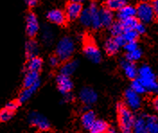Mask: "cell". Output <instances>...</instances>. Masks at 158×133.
<instances>
[{"label":"cell","instance_id":"18","mask_svg":"<svg viewBox=\"0 0 158 133\" xmlns=\"http://www.w3.org/2000/svg\"><path fill=\"white\" fill-rule=\"evenodd\" d=\"M95 121H96V115L93 111H85L81 117V123L83 127L86 130H89Z\"/></svg>","mask_w":158,"mask_h":133},{"label":"cell","instance_id":"43","mask_svg":"<svg viewBox=\"0 0 158 133\" xmlns=\"http://www.w3.org/2000/svg\"><path fill=\"white\" fill-rule=\"evenodd\" d=\"M105 133H118V131L116 130V129H114V128H108V130H107V131Z\"/></svg>","mask_w":158,"mask_h":133},{"label":"cell","instance_id":"27","mask_svg":"<svg viewBox=\"0 0 158 133\" xmlns=\"http://www.w3.org/2000/svg\"><path fill=\"white\" fill-rule=\"evenodd\" d=\"M100 9L98 8V6L95 4L94 9H93V15H92V23H91V27L97 30L102 27V22L100 18Z\"/></svg>","mask_w":158,"mask_h":133},{"label":"cell","instance_id":"29","mask_svg":"<svg viewBox=\"0 0 158 133\" xmlns=\"http://www.w3.org/2000/svg\"><path fill=\"white\" fill-rule=\"evenodd\" d=\"M127 5V0H107L106 6L110 10H119L122 6Z\"/></svg>","mask_w":158,"mask_h":133},{"label":"cell","instance_id":"24","mask_svg":"<svg viewBox=\"0 0 158 133\" xmlns=\"http://www.w3.org/2000/svg\"><path fill=\"white\" fill-rule=\"evenodd\" d=\"M108 128V124L105 121L96 119V121L89 129V131L90 133H105L107 131Z\"/></svg>","mask_w":158,"mask_h":133},{"label":"cell","instance_id":"19","mask_svg":"<svg viewBox=\"0 0 158 133\" xmlns=\"http://www.w3.org/2000/svg\"><path fill=\"white\" fill-rule=\"evenodd\" d=\"M24 51H25V55L28 59L36 57L39 52L38 43L34 40L27 41L25 43V46H24Z\"/></svg>","mask_w":158,"mask_h":133},{"label":"cell","instance_id":"31","mask_svg":"<svg viewBox=\"0 0 158 133\" xmlns=\"http://www.w3.org/2000/svg\"><path fill=\"white\" fill-rule=\"evenodd\" d=\"M120 22L122 23L124 31H126V30H135L139 21L137 18L133 17V18H129V19H127V20L120 21Z\"/></svg>","mask_w":158,"mask_h":133},{"label":"cell","instance_id":"25","mask_svg":"<svg viewBox=\"0 0 158 133\" xmlns=\"http://www.w3.org/2000/svg\"><path fill=\"white\" fill-rule=\"evenodd\" d=\"M146 123L148 133H158V118L156 116H146Z\"/></svg>","mask_w":158,"mask_h":133},{"label":"cell","instance_id":"1","mask_svg":"<svg viewBox=\"0 0 158 133\" xmlns=\"http://www.w3.org/2000/svg\"><path fill=\"white\" fill-rule=\"evenodd\" d=\"M137 78L145 86L147 93L157 94L158 81L156 76L151 67H149L148 65H142L138 69Z\"/></svg>","mask_w":158,"mask_h":133},{"label":"cell","instance_id":"35","mask_svg":"<svg viewBox=\"0 0 158 133\" xmlns=\"http://www.w3.org/2000/svg\"><path fill=\"white\" fill-rule=\"evenodd\" d=\"M14 112L10 111L9 109H7L6 107L3 110L0 111V122H7L12 118Z\"/></svg>","mask_w":158,"mask_h":133},{"label":"cell","instance_id":"44","mask_svg":"<svg viewBox=\"0 0 158 133\" xmlns=\"http://www.w3.org/2000/svg\"><path fill=\"white\" fill-rule=\"evenodd\" d=\"M72 2H77V3H81V2H83L84 0H71Z\"/></svg>","mask_w":158,"mask_h":133},{"label":"cell","instance_id":"17","mask_svg":"<svg viewBox=\"0 0 158 133\" xmlns=\"http://www.w3.org/2000/svg\"><path fill=\"white\" fill-rule=\"evenodd\" d=\"M100 18L102 22V26L109 27L113 23V14L112 11L107 7H102L100 9Z\"/></svg>","mask_w":158,"mask_h":133},{"label":"cell","instance_id":"8","mask_svg":"<svg viewBox=\"0 0 158 133\" xmlns=\"http://www.w3.org/2000/svg\"><path fill=\"white\" fill-rule=\"evenodd\" d=\"M124 100L126 103L125 105L130 110H138L142 105V99L140 94L134 92L131 88L126 90L124 94Z\"/></svg>","mask_w":158,"mask_h":133},{"label":"cell","instance_id":"7","mask_svg":"<svg viewBox=\"0 0 158 133\" xmlns=\"http://www.w3.org/2000/svg\"><path fill=\"white\" fill-rule=\"evenodd\" d=\"M84 53L89 60L94 63H99L102 60L101 51H99L98 47L93 41L88 40L85 41L84 46Z\"/></svg>","mask_w":158,"mask_h":133},{"label":"cell","instance_id":"38","mask_svg":"<svg viewBox=\"0 0 158 133\" xmlns=\"http://www.w3.org/2000/svg\"><path fill=\"white\" fill-rule=\"evenodd\" d=\"M59 61H60V60H59V58H58L56 55L51 56L49 60V65H50V66H52V67H57V66L59 64Z\"/></svg>","mask_w":158,"mask_h":133},{"label":"cell","instance_id":"42","mask_svg":"<svg viewBox=\"0 0 158 133\" xmlns=\"http://www.w3.org/2000/svg\"><path fill=\"white\" fill-rule=\"evenodd\" d=\"M153 107H154V109L156 111L158 112V97L154 99V101H153Z\"/></svg>","mask_w":158,"mask_h":133},{"label":"cell","instance_id":"22","mask_svg":"<svg viewBox=\"0 0 158 133\" xmlns=\"http://www.w3.org/2000/svg\"><path fill=\"white\" fill-rule=\"evenodd\" d=\"M78 67V63L77 60H68L65 61V63L62 65L60 69V74H63L65 76L70 77L72 74H74L75 71L77 70Z\"/></svg>","mask_w":158,"mask_h":133},{"label":"cell","instance_id":"28","mask_svg":"<svg viewBox=\"0 0 158 133\" xmlns=\"http://www.w3.org/2000/svg\"><path fill=\"white\" fill-rule=\"evenodd\" d=\"M53 39H54V34H53V31L51 30V28H49L48 26H45L44 29H42V31H41V40H42V41L46 45H49L52 43Z\"/></svg>","mask_w":158,"mask_h":133},{"label":"cell","instance_id":"26","mask_svg":"<svg viewBox=\"0 0 158 133\" xmlns=\"http://www.w3.org/2000/svg\"><path fill=\"white\" fill-rule=\"evenodd\" d=\"M119 46L115 41L114 38H109L104 42V50L109 55H114L119 50Z\"/></svg>","mask_w":158,"mask_h":133},{"label":"cell","instance_id":"45","mask_svg":"<svg viewBox=\"0 0 158 133\" xmlns=\"http://www.w3.org/2000/svg\"><path fill=\"white\" fill-rule=\"evenodd\" d=\"M149 1H151V0H142V2H149Z\"/></svg>","mask_w":158,"mask_h":133},{"label":"cell","instance_id":"36","mask_svg":"<svg viewBox=\"0 0 158 133\" xmlns=\"http://www.w3.org/2000/svg\"><path fill=\"white\" fill-rule=\"evenodd\" d=\"M124 49L127 53L128 52H131V51H136L137 49H138V45L137 41H129V42H127L125 45H124Z\"/></svg>","mask_w":158,"mask_h":133},{"label":"cell","instance_id":"10","mask_svg":"<svg viewBox=\"0 0 158 133\" xmlns=\"http://www.w3.org/2000/svg\"><path fill=\"white\" fill-rule=\"evenodd\" d=\"M83 6L81 3H77V2H69L66 6L65 10V15L67 19L69 20H76L80 17L82 12H83Z\"/></svg>","mask_w":158,"mask_h":133},{"label":"cell","instance_id":"14","mask_svg":"<svg viewBox=\"0 0 158 133\" xmlns=\"http://www.w3.org/2000/svg\"><path fill=\"white\" fill-rule=\"evenodd\" d=\"M95 6L94 2H92L88 5V6L84 9L80 17L79 20L81 24H83L85 27H91V23H92V15H93V9Z\"/></svg>","mask_w":158,"mask_h":133},{"label":"cell","instance_id":"9","mask_svg":"<svg viewBox=\"0 0 158 133\" xmlns=\"http://www.w3.org/2000/svg\"><path fill=\"white\" fill-rule=\"evenodd\" d=\"M56 82H57V86H58L59 92L63 94L64 95L71 92V90L73 89V86H74V84H73V81L71 80L70 77L65 76L63 74H59L57 77Z\"/></svg>","mask_w":158,"mask_h":133},{"label":"cell","instance_id":"41","mask_svg":"<svg viewBox=\"0 0 158 133\" xmlns=\"http://www.w3.org/2000/svg\"><path fill=\"white\" fill-rule=\"evenodd\" d=\"M39 0H24L25 4L29 6V7H33L38 4Z\"/></svg>","mask_w":158,"mask_h":133},{"label":"cell","instance_id":"32","mask_svg":"<svg viewBox=\"0 0 158 133\" xmlns=\"http://www.w3.org/2000/svg\"><path fill=\"white\" fill-rule=\"evenodd\" d=\"M134 92H136L138 94H143L145 93H147V90L145 88V86L142 85V83L138 80V78H135L132 83H131V87H130Z\"/></svg>","mask_w":158,"mask_h":133},{"label":"cell","instance_id":"4","mask_svg":"<svg viewBox=\"0 0 158 133\" xmlns=\"http://www.w3.org/2000/svg\"><path fill=\"white\" fill-rule=\"evenodd\" d=\"M137 18L140 23H149L155 19V12L152 5L149 2H141L136 7Z\"/></svg>","mask_w":158,"mask_h":133},{"label":"cell","instance_id":"21","mask_svg":"<svg viewBox=\"0 0 158 133\" xmlns=\"http://www.w3.org/2000/svg\"><path fill=\"white\" fill-rule=\"evenodd\" d=\"M43 65V61L42 60L36 56L33 58L28 59V61L26 63V70L27 71H34V72H39Z\"/></svg>","mask_w":158,"mask_h":133},{"label":"cell","instance_id":"11","mask_svg":"<svg viewBox=\"0 0 158 133\" xmlns=\"http://www.w3.org/2000/svg\"><path fill=\"white\" fill-rule=\"evenodd\" d=\"M79 98L84 104L92 105L96 102L98 99V95L93 88L86 86V87L82 88V90L80 91Z\"/></svg>","mask_w":158,"mask_h":133},{"label":"cell","instance_id":"15","mask_svg":"<svg viewBox=\"0 0 158 133\" xmlns=\"http://www.w3.org/2000/svg\"><path fill=\"white\" fill-rule=\"evenodd\" d=\"M136 14L137 11L135 6L131 5H125L119 10H118V21H124L129 18H133L136 16Z\"/></svg>","mask_w":158,"mask_h":133},{"label":"cell","instance_id":"6","mask_svg":"<svg viewBox=\"0 0 158 133\" xmlns=\"http://www.w3.org/2000/svg\"><path fill=\"white\" fill-rule=\"evenodd\" d=\"M29 123L34 126L35 128L39 129L40 131H48L50 127L49 122L48 119L43 116L41 113H37V112H31L28 116Z\"/></svg>","mask_w":158,"mask_h":133},{"label":"cell","instance_id":"2","mask_svg":"<svg viewBox=\"0 0 158 133\" xmlns=\"http://www.w3.org/2000/svg\"><path fill=\"white\" fill-rule=\"evenodd\" d=\"M118 122L119 132L133 133V127L135 123V116L131 110L128 108L124 103L118 102L117 105Z\"/></svg>","mask_w":158,"mask_h":133},{"label":"cell","instance_id":"40","mask_svg":"<svg viewBox=\"0 0 158 133\" xmlns=\"http://www.w3.org/2000/svg\"><path fill=\"white\" fill-rule=\"evenodd\" d=\"M152 6L155 12V15L158 17V0H152Z\"/></svg>","mask_w":158,"mask_h":133},{"label":"cell","instance_id":"3","mask_svg":"<svg viewBox=\"0 0 158 133\" xmlns=\"http://www.w3.org/2000/svg\"><path fill=\"white\" fill-rule=\"evenodd\" d=\"M76 50V44L72 38L65 36L61 38L56 46V56L60 60L68 61L73 56Z\"/></svg>","mask_w":158,"mask_h":133},{"label":"cell","instance_id":"23","mask_svg":"<svg viewBox=\"0 0 158 133\" xmlns=\"http://www.w3.org/2000/svg\"><path fill=\"white\" fill-rule=\"evenodd\" d=\"M133 133H148L146 123V116L141 115L135 119Z\"/></svg>","mask_w":158,"mask_h":133},{"label":"cell","instance_id":"37","mask_svg":"<svg viewBox=\"0 0 158 133\" xmlns=\"http://www.w3.org/2000/svg\"><path fill=\"white\" fill-rule=\"evenodd\" d=\"M135 30L137 31V32H138V34H143V33H145V32H146V26H145V23L138 22V25L136 26V29H135Z\"/></svg>","mask_w":158,"mask_h":133},{"label":"cell","instance_id":"30","mask_svg":"<svg viewBox=\"0 0 158 133\" xmlns=\"http://www.w3.org/2000/svg\"><path fill=\"white\" fill-rule=\"evenodd\" d=\"M110 30L111 34L115 37V36H118V35H121L124 31V28H123V25H122V23L120 21L118 22H113V23L110 26Z\"/></svg>","mask_w":158,"mask_h":133},{"label":"cell","instance_id":"20","mask_svg":"<svg viewBox=\"0 0 158 133\" xmlns=\"http://www.w3.org/2000/svg\"><path fill=\"white\" fill-rule=\"evenodd\" d=\"M40 85V84H37L31 87H24V89L23 91H21L18 97V101L19 102H25L26 101H28L30 98L33 95V94L36 92L39 88Z\"/></svg>","mask_w":158,"mask_h":133},{"label":"cell","instance_id":"13","mask_svg":"<svg viewBox=\"0 0 158 133\" xmlns=\"http://www.w3.org/2000/svg\"><path fill=\"white\" fill-rule=\"evenodd\" d=\"M120 67L124 72L125 76L129 79H135L138 77V69L134 62L128 61V60H122L120 61Z\"/></svg>","mask_w":158,"mask_h":133},{"label":"cell","instance_id":"5","mask_svg":"<svg viewBox=\"0 0 158 133\" xmlns=\"http://www.w3.org/2000/svg\"><path fill=\"white\" fill-rule=\"evenodd\" d=\"M40 31V23L37 15L33 12H29L25 17V31L30 38L35 37Z\"/></svg>","mask_w":158,"mask_h":133},{"label":"cell","instance_id":"34","mask_svg":"<svg viewBox=\"0 0 158 133\" xmlns=\"http://www.w3.org/2000/svg\"><path fill=\"white\" fill-rule=\"evenodd\" d=\"M142 57V51L138 48L136 51L128 52L126 54V60H128V61L135 62L139 60Z\"/></svg>","mask_w":158,"mask_h":133},{"label":"cell","instance_id":"16","mask_svg":"<svg viewBox=\"0 0 158 133\" xmlns=\"http://www.w3.org/2000/svg\"><path fill=\"white\" fill-rule=\"evenodd\" d=\"M23 83L24 87H31V86H33L37 84H40L39 72L26 71Z\"/></svg>","mask_w":158,"mask_h":133},{"label":"cell","instance_id":"39","mask_svg":"<svg viewBox=\"0 0 158 133\" xmlns=\"http://www.w3.org/2000/svg\"><path fill=\"white\" fill-rule=\"evenodd\" d=\"M6 107L7 109H9L10 111L15 112V111L18 108V102H15V101H12V102H8V103L6 104Z\"/></svg>","mask_w":158,"mask_h":133},{"label":"cell","instance_id":"12","mask_svg":"<svg viewBox=\"0 0 158 133\" xmlns=\"http://www.w3.org/2000/svg\"><path fill=\"white\" fill-rule=\"evenodd\" d=\"M46 16L50 23L56 25H63L67 21L65 13L60 9H51L47 13Z\"/></svg>","mask_w":158,"mask_h":133},{"label":"cell","instance_id":"33","mask_svg":"<svg viewBox=\"0 0 158 133\" xmlns=\"http://www.w3.org/2000/svg\"><path fill=\"white\" fill-rule=\"evenodd\" d=\"M121 35L124 38L126 42H129V41H137L139 34L137 32L136 30H126V31H123V33Z\"/></svg>","mask_w":158,"mask_h":133}]
</instances>
